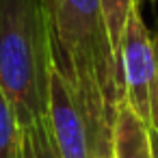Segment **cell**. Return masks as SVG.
I'll return each instance as SVG.
<instances>
[{
    "instance_id": "1",
    "label": "cell",
    "mask_w": 158,
    "mask_h": 158,
    "mask_svg": "<svg viewBox=\"0 0 158 158\" xmlns=\"http://www.w3.org/2000/svg\"><path fill=\"white\" fill-rule=\"evenodd\" d=\"M41 5L52 72L72 89L95 158L110 156L121 82L102 0H41Z\"/></svg>"
},
{
    "instance_id": "2",
    "label": "cell",
    "mask_w": 158,
    "mask_h": 158,
    "mask_svg": "<svg viewBox=\"0 0 158 158\" xmlns=\"http://www.w3.org/2000/svg\"><path fill=\"white\" fill-rule=\"evenodd\" d=\"M50 74L41 0H0V91L22 128L46 117Z\"/></svg>"
},
{
    "instance_id": "3",
    "label": "cell",
    "mask_w": 158,
    "mask_h": 158,
    "mask_svg": "<svg viewBox=\"0 0 158 158\" xmlns=\"http://www.w3.org/2000/svg\"><path fill=\"white\" fill-rule=\"evenodd\" d=\"M119 82H121V102L134 110L152 128V104L156 87V50L154 39L141 15V5L134 0L130 7L121 44L117 50Z\"/></svg>"
},
{
    "instance_id": "4",
    "label": "cell",
    "mask_w": 158,
    "mask_h": 158,
    "mask_svg": "<svg viewBox=\"0 0 158 158\" xmlns=\"http://www.w3.org/2000/svg\"><path fill=\"white\" fill-rule=\"evenodd\" d=\"M46 121L63 158H95L82 110L72 89L56 72L50 74Z\"/></svg>"
},
{
    "instance_id": "5",
    "label": "cell",
    "mask_w": 158,
    "mask_h": 158,
    "mask_svg": "<svg viewBox=\"0 0 158 158\" xmlns=\"http://www.w3.org/2000/svg\"><path fill=\"white\" fill-rule=\"evenodd\" d=\"M110 158H154L149 126L123 102L113 123Z\"/></svg>"
},
{
    "instance_id": "6",
    "label": "cell",
    "mask_w": 158,
    "mask_h": 158,
    "mask_svg": "<svg viewBox=\"0 0 158 158\" xmlns=\"http://www.w3.org/2000/svg\"><path fill=\"white\" fill-rule=\"evenodd\" d=\"M22 158H63L46 117L22 128Z\"/></svg>"
},
{
    "instance_id": "7",
    "label": "cell",
    "mask_w": 158,
    "mask_h": 158,
    "mask_svg": "<svg viewBox=\"0 0 158 158\" xmlns=\"http://www.w3.org/2000/svg\"><path fill=\"white\" fill-rule=\"evenodd\" d=\"M0 158H22V126L0 91Z\"/></svg>"
},
{
    "instance_id": "8",
    "label": "cell",
    "mask_w": 158,
    "mask_h": 158,
    "mask_svg": "<svg viewBox=\"0 0 158 158\" xmlns=\"http://www.w3.org/2000/svg\"><path fill=\"white\" fill-rule=\"evenodd\" d=\"M132 5H134V0H102L115 56H117V50H119V44H121V35H123V26H126V20H128V13H130Z\"/></svg>"
},
{
    "instance_id": "9",
    "label": "cell",
    "mask_w": 158,
    "mask_h": 158,
    "mask_svg": "<svg viewBox=\"0 0 158 158\" xmlns=\"http://www.w3.org/2000/svg\"><path fill=\"white\" fill-rule=\"evenodd\" d=\"M154 50H156V87H154V104H152V128L158 132V35L154 37Z\"/></svg>"
},
{
    "instance_id": "10",
    "label": "cell",
    "mask_w": 158,
    "mask_h": 158,
    "mask_svg": "<svg viewBox=\"0 0 158 158\" xmlns=\"http://www.w3.org/2000/svg\"><path fill=\"white\" fill-rule=\"evenodd\" d=\"M149 136H152V152H154V158H158V132L154 128H149Z\"/></svg>"
},
{
    "instance_id": "11",
    "label": "cell",
    "mask_w": 158,
    "mask_h": 158,
    "mask_svg": "<svg viewBox=\"0 0 158 158\" xmlns=\"http://www.w3.org/2000/svg\"><path fill=\"white\" fill-rule=\"evenodd\" d=\"M104 158H110V156H104Z\"/></svg>"
}]
</instances>
